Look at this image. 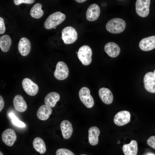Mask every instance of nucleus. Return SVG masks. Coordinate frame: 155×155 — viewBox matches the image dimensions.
I'll return each mask as SVG.
<instances>
[{
	"label": "nucleus",
	"instance_id": "8",
	"mask_svg": "<svg viewBox=\"0 0 155 155\" xmlns=\"http://www.w3.org/2000/svg\"><path fill=\"white\" fill-rule=\"evenodd\" d=\"M22 85L25 92L30 96H34L38 92V86L28 78H25L23 80Z\"/></svg>",
	"mask_w": 155,
	"mask_h": 155
},
{
	"label": "nucleus",
	"instance_id": "17",
	"mask_svg": "<svg viewBox=\"0 0 155 155\" xmlns=\"http://www.w3.org/2000/svg\"><path fill=\"white\" fill-rule=\"evenodd\" d=\"M14 107L18 112H24L27 109V104L23 96L20 95H17L14 97L13 101Z\"/></svg>",
	"mask_w": 155,
	"mask_h": 155
},
{
	"label": "nucleus",
	"instance_id": "14",
	"mask_svg": "<svg viewBox=\"0 0 155 155\" xmlns=\"http://www.w3.org/2000/svg\"><path fill=\"white\" fill-rule=\"evenodd\" d=\"M18 51L21 55L26 56L29 53L31 49V44L30 41L25 37L21 38L18 44Z\"/></svg>",
	"mask_w": 155,
	"mask_h": 155
},
{
	"label": "nucleus",
	"instance_id": "7",
	"mask_svg": "<svg viewBox=\"0 0 155 155\" xmlns=\"http://www.w3.org/2000/svg\"><path fill=\"white\" fill-rule=\"evenodd\" d=\"M69 73L68 67L64 62H58L56 65L54 76L57 80H63L67 78Z\"/></svg>",
	"mask_w": 155,
	"mask_h": 155
},
{
	"label": "nucleus",
	"instance_id": "12",
	"mask_svg": "<svg viewBox=\"0 0 155 155\" xmlns=\"http://www.w3.org/2000/svg\"><path fill=\"white\" fill-rule=\"evenodd\" d=\"M100 13V9L99 6L96 4L91 5L88 8L86 17L87 20L90 21H94L98 18Z\"/></svg>",
	"mask_w": 155,
	"mask_h": 155
},
{
	"label": "nucleus",
	"instance_id": "20",
	"mask_svg": "<svg viewBox=\"0 0 155 155\" xmlns=\"http://www.w3.org/2000/svg\"><path fill=\"white\" fill-rule=\"evenodd\" d=\"M88 141L92 145L95 146L98 142V136L100 132L99 128L96 126H92L90 127L88 131Z\"/></svg>",
	"mask_w": 155,
	"mask_h": 155
},
{
	"label": "nucleus",
	"instance_id": "13",
	"mask_svg": "<svg viewBox=\"0 0 155 155\" xmlns=\"http://www.w3.org/2000/svg\"><path fill=\"white\" fill-rule=\"evenodd\" d=\"M139 46L144 51H149L155 48V36H152L142 39L140 42Z\"/></svg>",
	"mask_w": 155,
	"mask_h": 155
},
{
	"label": "nucleus",
	"instance_id": "18",
	"mask_svg": "<svg viewBox=\"0 0 155 155\" xmlns=\"http://www.w3.org/2000/svg\"><path fill=\"white\" fill-rule=\"evenodd\" d=\"M98 94L102 101L107 104H111L113 100V96L110 90L107 88H102L99 90Z\"/></svg>",
	"mask_w": 155,
	"mask_h": 155
},
{
	"label": "nucleus",
	"instance_id": "31",
	"mask_svg": "<svg viewBox=\"0 0 155 155\" xmlns=\"http://www.w3.org/2000/svg\"><path fill=\"white\" fill-rule=\"evenodd\" d=\"M4 101L3 97L0 95V112L3 108L4 106Z\"/></svg>",
	"mask_w": 155,
	"mask_h": 155
},
{
	"label": "nucleus",
	"instance_id": "11",
	"mask_svg": "<svg viewBox=\"0 0 155 155\" xmlns=\"http://www.w3.org/2000/svg\"><path fill=\"white\" fill-rule=\"evenodd\" d=\"M1 138L3 142L6 145L11 146L15 142L17 139V136L15 131L13 129L8 128L3 132Z\"/></svg>",
	"mask_w": 155,
	"mask_h": 155
},
{
	"label": "nucleus",
	"instance_id": "9",
	"mask_svg": "<svg viewBox=\"0 0 155 155\" xmlns=\"http://www.w3.org/2000/svg\"><path fill=\"white\" fill-rule=\"evenodd\" d=\"M131 115L128 111L123 110L117 113L115 116L114 122L118 126H122L130 121Z\"/></svg>",
	"mask_w": 155,
	"mask_h": 155
},
{
	"label": "nucleus",
	"instance_id": "36",
	"mask_svg": "<svg viewBox=\"0 0 155 155\" xmlns=\"http://www.w3.org/2000/svg\"><path fill=\"white\" fill-rule=\"evenodd\" d=\"M57 28V27L56 26H55V27H54L53 28L54 29H55Z\"/></svg>",
	"mask_w": 155,
	"mask_h": 155
},
{
	"label": "nucleus",
	"instance_id": "29",
	"mask_svg": "<svg viewBox=\"0 0 155 155\" xmlns=\"http://www.w3.org/2000/svg\"><path fill=\"white\" fill-rule=\"evenodd\" d=\"M14 4L16 5H18L22 3L30 4L33 3L34 0H14Z\"/></svg>",
	"mask_w": 155,
	"mask_h": 155
},
{
	"label": "nucleus",
	"instance_id": "6",
	"mask_svg": "<svg viewBox=\"0 0 155 155\" xmlns=\"http://www.w3.org/2000/svg\"><path fill=\"white\" fill-rule=\"evenodd\" d=\"M150 0H137L135 3V10L137 14L142 17H145L150 12Z\"/></svg>",
	"mask_w": 155,
	"mask_h": 155
},
{
	"label": "nucleus",
	"instance_id": "5",
	"mask_svg": "<svg viewBox=\"0 0 155 155\" xmlns=\"http://www.w3.org/2000/svg\"><path fill=\"white\" fill-rule=\"evenodd\" d=\"M80 98L82 102L88 108H92L94 104V101L90 94V91L86 87H82L79 92Z\"/></svg>",
	"mask_w": 155,
	"mask_h": 155
},
{
	"label": "nucleus",
	"instance_id": "25",
	"mask_svg": "<svg viewBox=\"0 0 155 155\" xmlns=\"http://www.w3.org/2000/svg\"><path fill=\"white\" fill-rule=\"evenodd\" d=\"M42 5L40 3H36L32 7L30 11L31 16L36 19H39L43 15L44 12L42 9Z\"/></svg>",
	"mask_w": 155,
	"mask_h": 155
},
{
	"label": "nucleus",
	"instance_id": "32",
	"mask_svg": "<svg viewBox=\"0 0 155 155\" xmlns=\"http://www.w3.org/2000/svg\"><path fill=\"white\" fill-rule=\"evenodd\" d=\"M86 0H75V1L79 3H82L86 1Z\"/></svg>",
	"mask_w": 155,
	"mask_h": 155
},
{
	"label": "nucleus",
	"instance_id": "34",
	"mask_svg": "<svg viewBox=\"0 0 155 155\" xmlns=\"http://www.w3.org/2000/svg\"><path fill=\"white\" fill-rule=\"evenodd\" d=\"M0 155H3V154L0 151Z\"/></svg>",
	"mask_w": 155,
	"mask_h": 155
},
{
	"label": "nucleus",
	"instance_id": "28",
	"mask_svg": "<svg viewBox=\"0 0 155 155\" xmlns=\"http://www.w3.org/2000/svg\"><path fill=\"white\" fill-rule=\"evenodd\" d=\"M147 143L151 147L155 149V136L153 135L149 137L147 140Z\"/></svg>",
	"mask_w": 155,
	"mask_h": 155
},
{
	"label": "nucleus",
	"instance_id": "22",
	"mask_svg": "<svg viewBox=\"0 0 155 155\" xmlns=\"http://www.w3.org/2000/svg\"><path fill=\"white\" fill-rule=\"evenodd\" d=\"M60 98V95L58 93L55 92H51L46 96L44 99V102L45 105L53 108L55 106Z\"/></svg>",
	"mask_w": 155,
	"mask_h": 155
},
{
	"label": "nucleus",
	"instance_id": "10",
	"mask_svg": "<svg viewBox=\"0 0 155 155\" xmlns=\"http://www.w3.org/2000/svg\"><path fill=\"white\" fill-rule=\"evenodd\" d=\"M155 70L154 72H149L145 75L144 81L145 89L152 93L155 92Z\"/></svg>",
	"mask_w": 155,
	"mask_h": 155
},
{
	"label": "nucleus",
	"instance_id": "38",
	"mask_svg": "<svg viewBox=\"0 0 155 155\" xmlns=\"http://www.w3.org/2000/svg\"><path fill=\"white\" fill-rule=\"evenodd\" d=\"M76 53L77 54H78V52H77V51L76 52Z\"/></svg>",
	"mask_w": 155,
	"mask_h": 155
},
{
	"label": "nucleus",
	"instance_id": "33",
	"mask_svg": "<svg viewBox=\"0 0 155 155\" xmlns=\"http://www.w3.org/2000/svg\"><path fill=\"white\" fill-rule=\"evenodd\" d=\"M145 155H155V154L151 152H148L146 153Z\"/></svg>",
	"mask_w": 155,
	"mask_h": 155
},
{
	"label": "nucleus",
	"instance_id": "21",
	"mask_svg": "<svg viewBox=\"0 0 155 155\" xmlns=\"http://www.w3.org/2000/svg\"><path fill=\"white\" fill-rule=\"evenodd\" d=\"M52 111L51 107L45 104L43 105L38 108L37 113V116L39 119L45 121L49 118Z\"/></svg>",
	"mask_w": 155,
	"mask_h": 155
},
{
	"label": "nucleus",
	"instance_id": "30",
	"mask_svg": "<svg viewBox=\"0 0 155 155\" xmlns=\"http://www.w3.org/2000/svg\"><path fill=\"white\" fill-rule=\"evenodd\" d=\"M5 30V27L4 20L2 18L0 17V34L4 33Z\"/></svg>",
	"mask_w": 155,
	"mask_h": 155
},
{
	"label": "nucleus",
	"instance_id": "16",
	"mask_svg": "<svg viewBox=\"0 0 155 155\" xmlns=\"http://www.w3.org/2000/svg\"><path fill=\"white\" fill-rule=\"evenodd\" d=\"M105 52L110 57H115L118 56L120 52L119 46L116 43L111 42L106 44L104 47Z\"/></svg>",
	"mask_w": 155,
	"mask_h": 155
},
{
	"label": "nucleus",
	"instance_id": "2",
	"mask_svg": "<svg viewBox=\"0 0 155 155\" xmlns=\"http://www.w3.org/2000/svg\"><path fill=\"white\" fill-rule=\"evenodd\" d=\"M66 18L65 15L60 11L55 12L46 19L44 23V27L47 29H51L63 22Z\"/></svg>",
	"mask_w": 155,
	"mask_h": 155
},
{
	"label": "nucleus",
	"instance_id": "15",
	"mask_svg": "<svg viewBox=\"0 0 155 155\" xmlns=\"http://www.w3.org/2000/svg\"><path fill=\"white\" fill-rule=\"evenodd\" d=\"M60 128L63 138L65 139H69L73 132V128L71 122L67 120L63 121L60 124Z\"/></svg>",
	"mask_w": 155,
	"mask_h": 155
},
{
	"label": "nucleus",
	"instance_id": "26",
	"mask_svg": "<svg viewBox=\"0 0 155 155\" xmlns=\"http://www.w3.org/2000/svg\"><path fill=\"white\" fill-rule=\"evenodd\" d=\"M9 115L11 119L12 123L15 125L20 127H23L26 126L25 123L19 120L13 113H10Z\"/></svg>",
	"mask_w": 155,
	"mask_h": 155
},
{
	"label": "nucleus",
	"instance_id": "4",
	"mask_svg": "<svg viewBox=\"0 0 155 155\" xmlns=\"http://www.w3.org/2000/svg\"><path fill=\"white\" fill-rule=\"evenodd\" d=\"M62 38L64 43L70 44L73 43L77 40V32L73 27L68 26L65 28L62 31Z\"/></svg>",
	"mask_w": 155,
	"mask_h": 155
},
{
	"label": "nucleus",
	"instance_id": "19",
	"mask_svg": "<svg viewBox=\"0 0 155 155\" xmlns=\"http://www.w3.org/2000/svg\"><path fill=\"white\" fill-rule=\"evenodd\" d=\"M122 150L125 155H137L138 150L137 142L132 140L129 144H124Z\"/></svg>",
	"mask_w": 155,
	"mask_h": 155
},
{
	"label": "nucleus",
	"instance_id": "24",
	"mask_svg": "<svg viewBox=\"0 0 155 155\" xmlns=\"http://www.w3.org/2000/svg\"><path fill=\"white\" fill-rule=\"evenodd\" d=\"M33 146L35 150L41 154H43L46 151L45 143L40 137H37L34 139L33 142Z\"/></svg>",
	"mask_w": 155,
	"mask_h": 155
},
{
	"label": "nucleus",
	"instance_id": "27",
	"mask_svg": "<svg viewBox=\"0 0 155 155\" xmlns=\"http://www.w3.org/2000/svg\"><path fill=\"white\" fill-rule=\"evenodd\" d=\"M56 155H75L70 150L64 148L58 149L56 152Z\"/></svg>",
	"mask_w": 155,
	"mask_h": 155
},
{
	"label": "nucleus",
	"instance_id": "3",
	"mask_svg": "<svg viewBox=\"0 0 155 155\" xmlns=\"http://www.w3.org/2000/svg\"><path fill=\"white\" fill-rule=\"evenodd\" d=\"M92 51L91 48L87 45H84L79 49L78 57L82 64L84 65H90L92 61Z\"/></svg>",
	"mask_w": 155,
	"mask_h": 155
},
{
	"label": "nucleus",
	"instance_id": "1",
	"mask_svg": "<svg viewBox=\"0 0 155 155\" xmlns=\"http://www.w3.org/2000/svg\"><path fill=\"white\" fill-rule=\"evenodd\" d=\"M126 24L123 19L115 18L109 20L106 23L107 30L113 34H119L122 32L126 27Z\"/></svg>",
	"mask_w": 155,
	"mask_h": 155
},
{
	"label": "nucleus",
	"instance_id": "23",
	"mask_svg": "<svg viewBox=\"0 0 155 155\" xmlns=\"http://www.w3.org/2000/svg\"><path fill=\"white\" fill-rule=\"evenodd\" d=\"M11 40L10 36L7 35L0 37V47L4 52H8L11 46Z\"/></svg>",
	"mask_w": 155,
	"mask_h": 155
},
{
	"label": "nucleus",
	"instance_id": "35",
	"mask_svg": "<svg viewBox=\"0 0 155 155\" xmlns=\"http://www.w3.org/2000/svg\"><path fill=\"white\" fill-rule=\"evenodd\" d=\"M118 144H119L120 143V141H118V142L117 143Z\"/></svg>",
	"mask_w": 155,
	"mask_h": 155
},
{
	"label": "nucleus",
	"instance_id": "37",
	"mask_svg": "<svg viewBox=\"0 0 155 155\" xmlns=\"http://www.w3.org/2000/svg\"><path fill=\"white\" fill-rule=\"evenodd\" d=\"M80 155H87L85 154H80Z\"/></svg>",
	"mask_w": 155,
	"mask_h": 155
}]
</instances>
